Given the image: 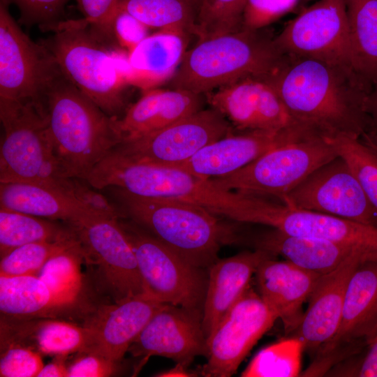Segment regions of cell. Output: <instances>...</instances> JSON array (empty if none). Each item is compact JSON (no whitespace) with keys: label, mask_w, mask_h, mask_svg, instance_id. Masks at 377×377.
<instances>
[{"label":"cell","mask_w":377,"mask_h":377,"mask_svg":"<svg viewBox=\"0 0 377 377\" xmlns=\"http://www.w3.org/2000/svg\"><path fill=\"white\" fill-rule=\"evenodd\" d=\"M276 89L293 118L325 138H360L369 128V87L351 69L285 54L264 78Z\"/></svg>","instance_id":"cell-1"},{"label":"cell","mask_w":377,"mask_h":377,"mask_svg":"<svg viewBox=\"0 0 377 377\" xmlns=\"http://www.w3.org/2000/svg\"><path fill=\"white\" fill-rule=\"evenodd\" d=\"M86 182L96 189L117 188L151 198L190 202L216 216L244 223L253 196L224 189L212 179L169 165L138 161L112 149Z\"/></svg>","instance_id":"cell-2"},{"label":"cell","mask_w":377,"mask_h":377,"mask_svg":"<svg viewBox=\"0 0 377 377\" xmlns=\"http://www.w3.org/2000/svg\"><path fill=\"white\" fill-rule=\"evenodd\" d=\"M44 105L54 155L70 178L86 180L122 142L118 118L105 113L61 72L47 89Z\"/></svg>","instance_id":"cell-3"},{"label":"cell","mask_w":377,"mask_h":377,"mask_svg":"<svg viewBox=\"0 0 377 377\" xmlns=\"http://www.w3.org/2000/svg\"><path fill=\"white\" fill-rule=\"evenodd\" d=\"M264 29L242 28L198 41L185 52L168 86L205 95L242 79L268 77L285 54Z\"/></svg>","instance_id":"cell-4"},{"label":"cell","mask_w":377,"mask_h":377,"mask_svg":"<svg viewBox=\"0 0 377 377\" xmlns=\"http://www.w3.org/2000/svg\"><path fill=\"white\" fill-rule=\"evenodd\" d=\"M54 34L43 43L63 76L111 117L126 101L128 52L111 51L84 20L48 26Z\"/></svg>","instance_id":"cell-5"},{"label":"cell","mask_w":377,"mask_h":377,"mask_svg":"<svg viewBox=\"0 0 377 377\" xmlns=\"http://www.w3.org/2000/svg\"><path fill=\"white\" fill-rule=\"evenodd\" d=\"M112 193L121 209L138 226L191 265L209 267L221 246L242 237L217 216L196 205L167 198H145L117 188Z\"/></svg>","instance_id":"cell-6"},{"label":"cell","mask_w":377,"mask_h":377,"mask_svg":"<svg viewBox=\"0 0 377 377\" xmlns=\"http://www.w3.org/2000/svg\"><path fill=\"white\" fill-rule=\"evenodd\" d=\"M0 183L43 185L89 199L103 195L68 177L54 153L45 106L0 102Z\"/></svg>","instance_id":"cell-7"},{"label":"cell","mask_w":377,"mask_h":377,"mask_svg":"<svg viewBox=\"0 0 377 377\" xmlns=\"http://www.w3.org/2000/svg\"><path fill=\"white\" fill-rule=\"evenodd\" d=\"M337 156L327 138L311 133L276 147L237 171L212 181L224 189L279 201Z\"/></svg>","instance_id":"cell-8"},{"label":"cell","mask_w":377,"mask_h":377,"mask_svg":"<svg viewBox=\"0 0 377 377\" xmlns=\"http://www.w3.org/2000/svg\"><path fill=\"white\" fill-rule=\"evenodd\" d=\"M135 254L143 293L167 304L198 309L207 281L195 267L137 226L119 221Z\"/></svg>","instance_id":"cell-9"},{"label":"cell","mask_w":377,"mask_h":377,"mask_svg":"<svg viewBox=\"0 0 377 377\" xmlns=\"http://www.w3.org/2000/svg\"><path fill=\"white\" fill-rule=\"evenodd\" d=\"M0 3V102L44 105L59 73L45 46L32 41Z\"/></svg>","instance_id":"cell-10"},{"label":"cell","mask_w":377,"mask_h":377,"mask_svg":"<svg viewBox=\"0 0 377 377\" xmlns=\"http://www.w3.org/2000/svg\"><path fill=\"white\" fill-rule=\"evenodd\" d=\"M275 41L286 54L353 71L345 0H318L290 21Z\"/></svg>","instance_id":"cell-11"},{"label":"cell","mask_w":377,"mask_h":377,"mask_svg":"<svg viewBox=\"0 0 377 377\" xmlns=\"http://www.w3.org/2000/svg\"><path fill=\"white\" fill-rule=\"evenodd\" d=\"M279 202L377 227V209L339 155L313 171Z\"/></svg>","instance_id":"cell-12"},{"label":"cell","mask_w":377,"mask_h":377,"mask_svg":"<svg viewBox=\"0 0 377 377\" xmlns=\"http://www.w3.org/2000/svg\"><path fill=\"white\" fill-rule=\"evenodd\" d=\"M377 322V258L362 261L348 281L339 329L315 355L304 376L327 374L335 363L363 352Z\"/></svg>","instance_id":"cell-13"},{"label":"cell","mask_w":377,"mask_h":377,"mask_svg":"<svg viewBox=\"0 0 377 377\" xmlns=\"http://www.w3.org/2000/svg\"><path fill=\"white\" fill-rule=\"evenodd\" d=\"M279 319L250 286L207 339V362L201 374L229 377Z\"/></svg>","instance_id":"cell-14"},{"label":"cell","mask_w":377,"mask_h":377,"mask_svg":"<svg viewBox=\"0 0 377 377\" xmlns=\"http://www.w3.org/2000/svg\"><path fill=\"white\" fill-rule=\"evenodd\" d=\"M232 132L228 120L211 108L150 134L122 142L114 149L135 161L173 166Z\"/></svg>","instance_id":"cell-15"},{"label":"cell","mask_w":377,"mask_h":377,"mask_svg":"<svg viewBox=\"0 0 377 377\" xmlns=\"http://www.w3.org/2000/svg\"><path fill=\"white\" fill-rule=\"evenodd\" d=\"M118 218L98 216L70 226L83 258L99 267L115 302L143 293L135 254Z\"/></svg>","instance_id":"cell-16"},{"label":"cell","mask_w":377,"mask_h":377,"mask_svg":"<svg viewBox=\"0 0 377 377\" xmlns=\"http://www.w3.org/2000/svg\"><path fill=\"white\" fill-rule=\"evenodd\" d=\"M205 96L211 108L239 132L304 128L293 118L274 87L264 78L242 79Z\"/></svg>","instance_id":"cell-17"},{"label":"cell","mask_w":377,"mask_h":377,"mask_svg":"<svg viewBox=\"0 0 377 377\" xmlns=\"http://www.w3.org/2000/svg\"><path fill=\"white\" fill-rule=\"evenodd\" d=\"M258 224L286 234L325 239L354 249L364 259L377 258V227L339 216L288 207L269 198Z\"/></svg>","instance_id":"cell-18"},{"label":"cell","mask_w":377,"mask_h":377,"mask_svg":"<svg viewBox=\"0 0 377 377\" xmlns=\"http://www.w3.org/2000/svg\"><path fill=\"white\" fill-rule=\"evenodd\" d=\"M198 309L165 304L158 311L130 346L135 357L159 355L186 365L198 355H207Z\"/></svg>","instance_id":"cell-19"},{"label":"cell","mask_w":377,"mask_h":377,"mask_svg":"<svg viewBox=\"0 0 377 377\" xmlns=\"http://www.w3.org/2000/svg\"><path fill=\"white\" fill-rule=\"evenodd\" d=\"M0 208L52 221H63L68 226L98 216H120L119 210L104 197L84 198L27 182L0 183Z\"/></svg>","instance_id":"cell-20"},{"label":"cell","mask_w":377,"mask_h":377,"mask_svg":"<svg viewBox=\"0 0 377 377\" xmlns=\"http://www.w3.org/2000/svg\"><path fill=\"white\" fill-rule=\"evenodd\" d=\"M311 133L304 128L281 131L232 132L201 149L188 160L173 165L211 179L232 174L266 151Z\"/></svg>","instance_id":"cell-21"},{"label":"cell","mask_w":377,"mask_h":377,"mask_svg":"<svg viewBox=\"0 0 377 377\" xmlns=\"http://www.w3.org/2000/svg\"><path fill=\"white\" fill-rule=\"evenodd\" d=\"M165 304L144 293L100 306L84 324L90 332L84 351L120 362L153 316Z\"/></svg>","instance_id":"cell-22"},{"label":"cell","mask_w":377,"mask_h":377,"mask_svg":"<svg viewBox=\"0 0 377 377\" xmlns=\"http://www.w3.org/2000/svg\"><path fill=\"white\" fill-rule=\"evenodd\" d=\"M363 260L359 256H352L320 278L308 299V308L300 324L290 334L302 341L304 350L315 355L336 334L348 281Z\"/></svg>","instance_id":"cell-23"},{"label":"cell","mask_w":377,"mask_h":377,"mask_svg":"<svg viewBox=\"0 0 377 377\" xmlns=\"http://www.w3.org/2000/svg\"><path fill=\"white\" fill-rule=\"evenodd\" d=\"M255 274L258 294L290 334L300 324L303 304L322 275L275 258L263 260Z\"/></svg>","instance_id":"cell-24"},{"label":"cell","mask_w":377,"mask_h":377,"mask_svg":"<svg viewBox=\"0 0 377 377\" xmlns=\"http://www.w3.org/2000/svg\"><path fill=\"white\" fill-rule=\"evenodd\" d=\"M275 257L271 252L256 249L218 259L209 267L202 322L206 339L250 286L260 264Z\"/></svg>","instance_id":"cell-25"},{"label":"cell","mask_w":377,"mask_h":377,"mask_svg":"<svg viewBox=\"0 0 377 377\" xmlns=\"http://www.w3.org/2000/svg\"><path fill=\"white\" fill-rule=\"evenodd\" d=\"M205 98V95L179 89L154 88L143 91L124 116L117 119L122 142L150 134L197 112L202 110Z\"/></svg>","instance_id":"cell-26"},{"label":"cell","mask_w":377,"mask_h":377,"mask_svg":"<svg viewBox=\"0 0 377 377\" xmlns=\"http://www.w3.org/2000/svg\"><path fill=\"white\" fill-rule=\"evenodd\" d=\"M89 343L90 332L84 325L53 318L1 319V346L22 345L56 357L84 351Z\"/></svg>","instance_id":"cell-27"},{"label":"cell","mask_w":377,"mask_h":377,"mask_svg":"<svg viewBox=\"0 0 377 377\" xmlns=\"http://www.w3.org/2000/svg\"><path fill=\"white\" fill-rule=\"evenodd\" d=\"M188 34L159 30L149 35L128 54L127 82L143 91L168 82L181 63Z\"/></svg>","instance_id":"cell-28"},{"label":"cell","mask_w":377,"mask_h":377,"mask_svg":"<svg viewBox=\"0 0 377 377\" xmlns=\"http://www.w3.org/2000/svg\"><path fill=\"white\" fill-rule=\"evenodd\" d=\"M246 239L250 240L256 249L282 256L293 264L320 275L332 272L352 256L364 259L350 246L325 239L290 235L275 228Z\"/></svg>","instance_id":"cell-29"},{"label":"cell","mask_w":377,"mask_h":377,"mask_svg":"<svg viewBox=\"0 0 377 377\" xmlns=\"http://www.w3.org/2000/svg\"><path fill=\"white\" fill-rule=\"evenodd\" d=\"M68 303L57 297L38 276L0 275L1 319L20 320L53 318Z\"/></svg>","instance_id":"cell-30"},{"label":"cell","mask_w":377,"mask_h":377,"mask_svg":"<svg viewBox=\"0 0 377 377\" xmlns=\"http://www.w3.org/2000/svg\"><path fill=\"white\" fill-rule=\"evenodd\" d=\"M352 67L369 87L377 78V0H345Z\"/></svg>","instance_id":"cell-31"},{"label":"cell","mask_w":377,"mask_h":377,"mask_svg":"<svg viewBox=\"0 0 377 377\" xmlns=\"http://www.w3.org/2000/svg\"><path fill=\"white\" fill-rule=\"evenodd\" d=\"M54 221L0 208V256L31 243L76 239L73 230Z\"/></svg>","instance_id":"cell-32"},{"label":"cell","mask_w":377,"mask_h":377,"mask_svg":"<svg viewBox=\"0 0 377 377\" xmlns=\"http://www.w3.org/2000/svg\"><path fill=\"white\" fill-rule=\"evenodd\" d=\"M117 10L149 28L193 34L197 9L191 0H120Z\"/></svg>","instance_id":"cell-33"},{"label":"cell","mask_w":377,"mask_h":377,"mask_svg":"<svg viewBox=\"0 0 377 377\" xmlns=\"http://www.w3.org/2000/svg\"><path fill=\"white\" fill-rule=\"evenodd\" d=\"M327 139L377 209V140L366 133L360 138L337 135Z\"/></svg>","instance_id":"cell-34"},{"label":"cell","mask_w":377,"mask_h":377,"mask_svg":"<svg viewBox=\"0 0 377 377\" xmlns=\"http://www.w3.org/2000/svg\"><path fill=\"white\" fill-rule=\"evenodd\" d=\"M302 341L289 337L261 349L242 372L243 377H294L301 374Z\"/></svg>","instance_id":"cell-35"},{"label":"cell","mask_w":377,"mask_h":377,"mask_svg":"<svg viewBox=\"0 0 377 377\" xmlns=\"http://www.w3.org/2000/svg\"><path fill=\"white\" fill-rule=\"evenodd\" d=\"M82 258L78 242L52 256L38 276L57 297L72 304L82 287L80 265Z\"/></svg>","instance_id":"cell-36"},{"label":"cell","mask_w":377,"mask_h":377,"mask_svg":"<svg viewBox=\"0 0 377 377\" xmlns=\"http://www.w3.org/2000/svg\"><path fill=\"white\" fill-rule=\"evenodd\" d=\"M246 1L200 0L193 30L198 41L241 29Z\"/></svg>","instance_id":"cell-37"},{"label":"cell","mask_w":377,"mask_h":377,"mask_svg":"<svg viewBox=\"0 0 377 377\" xmlns=\"http://www.w3.org/2000/svg\"><path fill=\"white\" fill-rule=\"evenodd\" d=\"M77 242L76 237L67 241L34 242L17 247L1 258L0 275L38 276L52 256Z\"/></svg>","instance_id":"cell-38"},{"label":"cell","mask_w":377,"mask_h":377,"mask_svg":"<svg viewBox=\"0 0 377 377\" xmlns=\"http://www.w3.org/2000/svg\"><path fill=\"white\" fill-rule=\"evenodd\" d=\"M42 355L18 344L1 346V377H37L44 366Z\"/></svg>","instance_id":"cell-39"},{"label":"cell","mask_w":377,"mask_h":377,"mask_svg":"<svg viewBox=\"0 0 377 377\" xmlns=\"http://www.w3.org/2000/svg\"><path fill=\"white\" fill-rule=\"evenodd\" d=\"M300 0H247L242 28L250 30L265 29L293 10Z\"/></svg>","instance_id":"cell-40"},{"label":"cell","mask_w":377,"mask_h":377,"mask_svg":"<svg viewBox=\"0 0 377 377\" xmlns=\"http://www.w3.org/2000/svg\"><path fill=\"white\" fill-rule=\"evenodd\" d=\"M149 27L128 13L117 10L111 24L112 36L128 53L149 34Z\"/></svg>","instance_id":"cell-41"},{"label":"cell","mask_w":377,"mask_h":377,"mask_svg":"<svg viewBox=\"0 0 377 377\" xmlns=\"http://www.w3.org/2000/svg\"><path fill=\"white\" fill-rule=\"evenodd\" d=\"M84 17V20L91 26V29L104 37L112 36L111 24L120 0H76Z\"/></svg>","instance_id":"cell-42"},{"label":"cell","mask_w":377,"mask_h":377,"mask_svg":"<svg viewBox=\"0 0 377 377\" xmlns=\"http://www.w3.org/2000/svg\"><path fill=\"white\" fill-rule=\"evenodd\" d=\"M76 358L68 364V377L111 376L118 370V363L92 351L77 353Z\"/></svg>","instance_id":"cell-43"},{"label":"cell","mask_w":377,"mask_h":377,"mask_svg":"<svg viewBox=\"0 0 377 377\" xmlns=\"http://www.w3.org/2000/svg\"><path fill=\"white\" fill-rule=\"evenodd\" d=\"M7 1L8 0H6ZM15 3L20 13L23 23L38 24L47 27L54 24L68 0H9Z\"/></svg>","instance_id":"cell-44"},{"label":"cell","mask_w":377,"mask_h":377,"mask_svg":"<svg viewBox=\"0 0 377 377\" xmlns=\"http://www.w3.org/2000/svg\"><path fill=\"white\" fill-rule=\"evenodd\" d=\"M364 341L365 349L357 376L377 377V322Z\"/></svg>","instance_id":"cell-45"},{"label":"cell","mask_w":377,"mask_h":377,"mask_svg":"<svg viewBox=\"0 0 377 377\" xmlns=\"http://www.w3.org/2000/svg\"><path fill=\"white\" fill-rule=\"evenodd\" d=\"M367 112L369 118V128L367 134L377 140V78L368 94Z\"/></svg>","instance_id":"cell-46"},{"label":"cell","mask_w":377,"mask_h":377,"mask_svg":"<svg viewBox=\"0 0 377 377\" xmlns=\"http://www.w3.org/2000/svg\"><path fill=\"white\" fill-rule=\"evenodd\" d=\"M67 356H56L46 365H44L37 377H68V370L66 364Z\"/></svg>","instance_id":"cell-47"},{"label":"cell","mask_w":377,"mask_h":377,"mask_svg":"<svg viewBox=\"0 0 377 377\" xmlns=\"http://www.w3.org/2000/svg\"><path fill=\"white\" fill-rule=\"evenodd\" d=\"M187 365L178 362L174 367L160 373L157 376L161 377H187L195 376L186 369Z\"/></svg>","instance_id":"cell-48"},{"label":"cell","mask_w":377,"mask_h":377,"mask_svg":"<svg viewBox=\"0 0 377 377\" xmlns=\"http://www.w3.org/2000/svg\"><path fill=\"white\" fill-rule=\"evenodd\" d=\"M191 1L193 2L197 9L200 0H191Z\"/></svg>","instance_id":"cell-49"}]
</instances>
